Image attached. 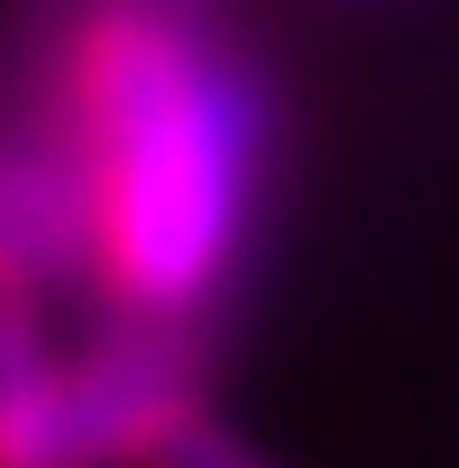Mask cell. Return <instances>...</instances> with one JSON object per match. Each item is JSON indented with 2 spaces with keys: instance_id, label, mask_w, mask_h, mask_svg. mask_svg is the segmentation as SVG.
I'll return each instance as SVG.
<instances>
[{
  "instance_id": "6da1fadb",
  "label": "cell",
  "mask_w": 459,
  "mask_h": 468,
  "mask_svg": "<svg viewBox=\"0 0 459 468\" xmlns=\"http://www.w3.org/2000/svg\"><path fill=\"white\" fill-rule=\"evenodd\" d=\"M47 147L101 313L202 331L267 211V92L240 47L193 0H83Z\"/></svg>"
},
{
  "instance_id": "7a4b0ae2",
  "label": "cell",
  "mask_w": 459,
  "mask_h": 468,
  "mask_svg": "<svg viewBox=\"0 0 459 468\" xmlns=\"http://www.w3.org/2000/svg\"><path fill=\"white\" fill-rule=\"evenodd\" d=\"M202 404L184 322L101 313L56 322V276H0V468H138L147 441Z\"/></svg>"
},
{
  "instance_id": "3957f363",
  "label": "cell",
  "mask_w": 459,
  "mask_h": 468,
  "mask_svg": "<svg viewBox=\"0 0 459 468\" xmlns=\"http://www.w3.org/2000/svg\"><path fill=\"white\" fill-rule=\"evenodd\" d=\"M0 276H74V193L47 138H0Z\"/></svg>"
},
{
  "instance_id": "277c9868",
  "label": "cell",
  "mask_w": 459,
  "mask_h": 468,
  "mask_svg": "<svg viewBox=\"0 0 459 468\" xmlns=\"http://www.w3.org/2000/svg\"><path fill=\"white\" fill-rule=\"evenodd\" d=\"M138 468H276L240 422H230V413H211V395L193 404V413H175L156 441H147V459Z\"/></svg>"
}]
</instances>
